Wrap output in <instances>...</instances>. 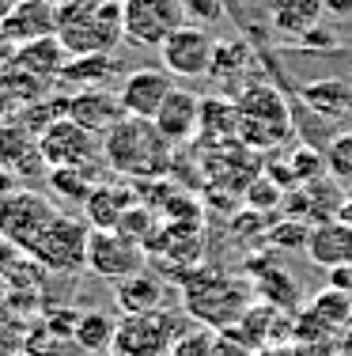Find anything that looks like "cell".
Wrapping results in <instances>:
<instances>
[{
	"label": "cell",
	"instance_id": "obj_1",
	"mask_svg": "<svg viewBox=\"0 0 352 356\" xmlns=\"http://www.w3.org/2000/svg\"><path fill=\"white\" fill-rule=\"evenodd\" d=\"M57 38L69 57L114 54L125 38L121 0H57Z\"/></svg>",
	"mask_w": 352,
	"mask_h": 356
},
{
	"label": "cell",
	"instance_id": "obj_2",
	"mask_svg": "<svg viewBox=\"0 0 352 356\" xmlns=\"http://www.w3.org/2000/svg\"><path fill=\"white\" fill-rule=\"evenodd\" d=\"M171 148L174 144L156 129L148 118L121 114L110 129L103 133V156L114 171L129 178H159L171 167Z\"/></svg>",
	"mask_w": 352,
	"mask_h": 356
},
{
	"label": "cell",
	"instance_id": "obj_3",
	"mask_svg": "<svg viewBox=\"0 0 352 356\" xmlns=\"http://www.w3.org/2000/svg\"><path fill=\"white\" fill-rule=\"evenodd\" d=\"M235 106H239V140L254 152H276L284 140H292L288 99L273 83H246L235 95Z\"/></svg>",
	"mask_w": 352,
	"mask_h": 356
},
{
	"label": "cell",
	"instance_id": "obj_4",
	"mask_svg": "<svg viewBox=\"0 0 352 356\" xmlns=\"http://www.w3.org/2000/svg\"><path fill=\"white\" fill-rule=\"evenodd\" d=\"M182 296H186V311L197 322L212 330H228L246 315L250 288L220 269H190L182 277Z\"/></svg>",
	"mask_w": 352,
	"mask_h": 356
},
{
	"label": "cell",
	"instance_id": "obj_5",
	"mask_svg": "<svg viewBox=\"0 0 352 356\" xmlns=\"http://www.w3.org/2000/svg\"><path fill=\"white\" fill-rule=\"evenodd\" d=\"M87 243H91V224L83 216L57 213L49 227L35 239L31 258L38 261L46 273H80L87 269Z\"/></svg>",
	"mask_w": 352,
	"mask_h": 356
},
{
	"label": "cell",
	"instance_id": "obj_6",
	"mask_svg": "<svg viewBox=\"0 0 352 356\" xmlns=\"http://www.w3.org/2000/svg\"><path fill=\"white\" fill-rule=\"evenodd\" d=\"M182 337V322L171 311H140L117 318L114 353L117 356H167Z\"/></svg>",
	"mask_w": 352,
	"mask_h": 356
},
{
	"label": "cell",
	"instance_id": "obj_7",
	"mask_svg": "<svg viewBox=\"0 0 352 356\" xmlns=\"http://www.w3.org/2000/svg\"><path fill=\"white\" fill-rule=\"evenodd\" d=\"M61 209L53 205V201L46 197V193L38 190H12L4 201H0V235H4L12 247H19L23 254H31L35 247V239L49 227V220H53Z\"/></svg>",
	"mask_w": 352,
	"mask_h": 356
},
{
	"label": "cell",
	"instance_id": "obj_8",
	"mask_svg": "<svg viewBox=\"0 0 352 356\" xmlns=\"http://www.w3.org/2000/svg\"><path fill=\"white\" fill-rule=\"evenodd\" d=\"M121 15H125V42L159 49L186 23V4L182 0H121Z\"/></svg>",
	"mask_w": 352,
	"mask_h": 356
},
{
	"label": "cell",
	"instance_id": "obj_9",
	"mask_svg": "<svg viewBox=\"0 0 352 356\" xmlns=\"http://www.w3.org/2000/svg\"><path fill=\"white\" fill-rule=\"evenodd\" d=\"M212 54H216V38L208 35L201 23H182L171 38L159 46V61L174 80H201L212 72Z\"/></svg>",
	"mask_w": 352,
	"mask_h": 356
},
{
	"label": "cell",
	"instance_id": "obj_10",
	"mask_svg": "<svg viewBox=\"0 0 352 356\" xmlns=\"http://www.w3.org/2000/svg\"><path fill=\"white\" fill-rule=\"evenodd\" d=\"M38 152L46 167H91V159L99 156V137L91 129H83L80 122H72L69 114L57 118L53 125L38 133Z\"/></svg>",
	"mask_w": 352,
	"mask_h": 356
},
{
	"label": "cell",
	"instance_id": "obj_11",
	"mask_svg": "<svg viewBox=\"0 0 352 356\" xmlns=\"http://www.w3.org/2000/svg\"><path fill=\"white\" fill-rule=\"evenodd\" d=\"M148 266V250L140 243H133L129 235H121L117 227L110 232H95L91 227L87 243V269L103 281H125V277L140 273Z\"/></svg>",
	"mask_w": 352,
	"mask_h": 356
},
{
	"label": "cell",
	"instance_id": "obj_12",
	"mask_svg": "<svg viewBox=\"0 0 352 356\" xmlns=\"http://www.w3.org/2000/svg\"><path fill=\"white\" fill-rule=\"evenodd\" d=\"M201 247H205V239H201V227L197 224L167 220V224L159 227V235L152 239V247H148V258H156L159 266L178 269V277H186L190 269L201 261Z\"/></svg>",
	"mask_w": 352,
	"mask_h": 356
},
{
	"label": "cell",
	"instance_id": "obj_13",
	"mask_svg": "<svg viewBox=\"0 0 352 356\" xmlns=\"http://www.w3.org/2000/svg\"><path fill=\"white\" fill-rule=\"evenodd\" d=\"M174 91V76L167 69H137L129 72L121 80V91H117V99H121V110L133 118H152L159 114V106H163V99Z\"/></svg>",
	"mask_w": 352,
	"mask_h": 356
},
{
	"label": "cell",
	"instance_id": "obj_14",
	"mask_svg": "<svg viewBox=\"0 0 352 356\" xmlns=\"http://www.w3.org/2000/svg\"><path fill=\"white\" fill-rule=\"evenodd\" d=\"M152 122L171 144L194 140L197 129H201V95H194V91H186V88H174L171 95L163 99V106H159V114Z\"/></svg>",
	"mask_w": 352,
	"mask_h": 356
},
{
	"label": "cell",
	"instance_id": "obj_15",
	"mask_svg": "<svg viewBox=\"0 0 352 356\" xmlns=\"http://www.w3.org/2000/svg\"><path fill=\"white\" fill-rule=\"evenodd\" d=\"M8 38L23 42H35L46 35H57V0H15L8 8L4 23H0Z\"/></svg>",
	"mask_w": 352,
	"mask_h": 356
},
{
	"label": "cell",
	"instance_id": "obj_16",
	"mask_svg": "<svg viewBox=\"0 0 352 356\" xmlns=\"http://www.w3.org/2000/svg\"><path fill=\"white\" fill-rule=\"evenodd\" d=\"M121 114H125L121 99L110 95L106 88H80L76 95H69V118H72V122H80L83 129H91L95 137L110 129Z\"/></svg>",
	"mask_w": 352,
	"mask_h": 356
},
{
	"label": "cell",
	"instance_id": "obj_17",
	"mask_svg": "<svg viewBox=\"0 0 352 356\" xmlns=\"http://www.w3.org/2000/svg\"><path fill=\"white\" fill-rule=\"evenodd\" d=\"M137 190H129V186H110V182H95L87 193V201H83V220H87L95 232H110L117 227V220L125 216V209L137 205Z\"/></svg>",
	"mask_w": 352,
	"mask_h": 356
},
{
	"label": "cell",
	"instance_id": "obj_18",
	"mask_svg": "<svg viewBox=\"0 0 352 356\" xmlns=\"http://www.w3.org/2000/svg\"><path fill=\"white\" fill-rule=\"evenodd\" d=\"M307 258H311L315 266H322V269L352 261V224H345V220L315 224L311 239H307Z\"/></svg>",
	"mask_w": 352,
	"mask_h": 356
},
{
	"label": "cell",
	"instance_id": "obj_19",
	"mask_svg": "<svg viewBox=\"0 0 352 356\" xmlns=\"http://www.w3.org/2000/svg\"><path fill=\"white\" fill-rule=\"evenodd\" d=\"M167 288L156 273L140 269V273L125 277V281H114V300L121 307V315H140V311H159L163 307Z\"/></svg>",
	"mask_w": 352,
	"mask_h": 356
},
{
	"label": "cell",
	"instance_id": "obj_20",
	"mask_svg": "<svg viewBox=\"0 0 352 356\" xmlns=\"http://www.w3.org/2000/svg\"><path fill=\"white\" fill-rule=\"evenodd\" d=\"M326 15V4L322 0H273L269 8V19H273V31L284 38H303L322 23Z\"/></svg>",
	"mask_w": 352,
	"mask_h": 356
},
{
	"label": "cell",
	"instance_id": "obj_21",
	"mask_svg": "<svg viewBox=\"0 0 352 356\" xmlns=\"http://www.w3.org/2000/svg\"><path fill=\"white\" fill-rule=\"evenodd\" d=\"M69 61L61 38L57 35H46V38H35V42H23L19 54H15V65L12 69H23V72H35V76H46V80H57Z\"/></svg>",
	"mask_w": 352,
	"mask_h": 356
},
{
	"label": "cell",
	"instance_id": "obj_22",
	"mask_svg": "<svg viewBox=\"0 0 352 356\" xmlns=\"http://www.w3.org/2000/svg\"><path fill=\"white\" fill-rule=\"evenodd\" d=\"M197 133L208 144L239 140V106H235V99H224V95L201 99V129Z\"/></svg>",
	"mask_w": 352,
	"mask_h": 356
},
{
	"label": "cell",
	"instance_id": "obj_23",
	"mask_svg": "<svg viewBox=\"0 0 352 356\" xmlns=\"http://www.w3.org/2000/svg\"><path fill=\"white\" fill-rule=\"evenodd\" d=\"M117 72V61L114 54H87V57H69L65 61L57 83H72V88H103L106 80Z\"/></svg>",
	"mask_w": 352,
	"mask_h": 356
},
{
	"label": "cell",
	"instance_id": "obj_24",
	"mask_svg": "<svg viewBox=\"0 0 352 356\" xmlns=\"http://www.w3.org/2000/svg\"><path fill=\"white\" fill-rule=\"evenodd\" d=\"M254 296L262 303H269V307L276 311H292L299 303V284H296V277L288 273V269H258V281H254Z\"/></svg>",
	"mask_w": 352,
	"mask_h": 356
},
{
	"label": "cell",
	"instance_id": "obj_25",
	"mask_svg": "<svg viewBox=\"0 0 352 356\" xmlns=\"http://www.w3.org/2000/svg\"><path fill=\"white\" fill-rule=\"evenodd\" d=\"M114 337H117V318H114V315H106V311H99V307H87V311L80 315L76 341H80L91 356L114 353Z\"/></svg>",
	"mask_w": 352,
	"mask_h": 356
},
{
	"label": "cell",
	"instance_id": "obj_26",
	"mask_svg": "<svg viewBox=\"0 0 352 356\" xmlns=\"http://www.w3.org/2000/svg\"><path fill=\"white\" fill-rule=\"evenodd\" d=\"M303 103L322 118H341L352 110V88L345 80H315L303 88Z\"/></svg>",
	"mask_w": 352,
	"mask_h": 356
},
{
	"label": "cell",
	"instance_id": "obj_27",
	"mask_svg": "<svg viewBox=\"0 0 352 356\" xmlns=\"http://www.w3.org/2000/svg\"><path fill=\"white\" fill-rule=\"evenodd\" d=\"M46 186H49L53 197L69 201V205H83L91 186H95V171H91V167H49Z\"/></svg>",
	"mask_w": 352,
	"mask_h": 356
},
{
	"label": "cell",
	"instance_id": "obj_28",
	"mask_svg": "<svg viewBox=\"0 0 352 356\" xmlns=\"http://www.w3.org/2000/svg\"><path fill=\"white\" fill-rule=\"evenodd\" d=\"M38 152V140H31V129L19 122H0V167H23Z\"/></svg>",
	"mask_w": 352,
	"mask_h": 356
},
{
	"label": "cell",
	"instance_id": "obj_29",
	"mask_svg": "<svg viewBox=\"0 0 352 356\" xmlns=\"http://www.w3.org/2000/svg\"><path fill=\"white\" fill-rule=\"evenodd\" d=\"M254 61L250 46L242 38H216V54H212V72L216 80H235V76L246 72V65Z\"/></svg>",
	"mask_w": 352,
	"mask_h": 356
},
{
	"label": "cell",
	"instance_id": "obj_30",
	"mask_svg": "<svg viewBox=\"0 0 352 356\" xmlns=\"http://www.w3.org/2000/svg\"><path fill=\"white\" fill-rule=\"evenodd\" d=\"M159 227H163V224H159V213H156L152 205H144V201L129 205V209H125V216L117 220V232L129 235L133 243H140L144 250L152 247V239L159 235Z\"/></svg>",
	"mask_w": 352,
	"mask_h": 356
},
{
	"label": "cell",
	"instance_id": "obj_31",
	"mask_svg": "<svg viewBox=\"0 0 352 356\" xmlns=\"http://www.w3.org/2000/svg\"><path fill=\"white\" fill-rule=\"evenodd\" d=\"M311 311L330 330H341V326H349V322H352V296H345V292H337V288L326 284V292H318L311 300Z\"/></svg>",
	"mask_w": 352,
	"mask_h": 356
},
{
	"label": "cell",
	"instance_id": "obj_32",
	"mask_svg": "<svg viewBox=\"0 0 352 356\" xmlns=\"http://www.w3.org/2000/svg\"><path fill=\"white\" fill-rule=\"evenodd\" d=\"M284 186H276L269 175H258L254 182L246 186V190H242V197H246V209H254V213H273V209H280L284 205Z\"/></svg>",
	"mask_w": 352,
	"mask_h": 356
},
{
	"label": "cell",
	"instance_id": "obj_33",
	"mask_svg": "<svg viewBox=\"0 0 352 356\" xmlns=\"http://www.w3.org/2000/svg\"><path fill=\"white\" fill-rule=\"evenodd\" d=\"M326 167H330V175L337 178L341 186H352V129L337 133V137L330 140V148H326Z\"/></svg>",
	"mask_w": 352,
	"mask_h": 356
},
{
	"label": "cell",
	"instance_id": "obj_34",
	"mask_svg": "<svg viewBox=\"0 0 352 356\" xmlns=\"http://www.w3.org/2000/svg\"><path fill=\"white\" fill-rule=\"evenodd\" d=\"M307 239H311V232H307V220H280V224L269 227V243L276 250H307Z\"/></svg>",
	"mask_w": 352,
	"mask_h": 356
},
{
	"label": "cell",
	"instance_id": "obj_35",
	"mask_svg": "<svg viewBox=\"0 0 352 356\" xmlns=\"http://www.w3.org/2000/svg\"><path fill=\"white\" fill-rule=\"evenodd\" d=\"M288 163H292V171H296V182H299V186L315 182V178H322V175H330V167H326V156H318L315 148H296Z\"/></svg>",
	"mask_w": 352,
	"mask_h": 356
},
{
	"label": "cell",
	"instance_id": "obj_36",
	"mask_svg": "<svg viewBox=\"0 0 352 356\" xmlns=\"http://www.w3.org/2000/svg\"><path fill=\"white\" fill-rule=\"evenodd\" d=\"M171 356H216V334H182Z\"/></svg>",
	"mask_w": 352,
	"mask_h": 356
},
{
	"label": "cell",
	"instance_id": "obj_37",
	"mask_svg": "<svg viewBox=\"0 0 352 356\" xmlns=\"http://www.w3.org/2000/svg\"><path fill=\"white\" fill-rule=\"evenodd\" d=\"M80 315L83 311H76V307H61V311H49V315L42 318V326H46L49 334H57V337H76Z\"/></svg>",
	"mask_w": 352,
	"mask_h": 356
},
{
	"label": "cell",
	"instance_id": "obj_38",
	"mask_svg": "<svg viewBox=\"0 0 352 356\" xmlns=\"http://www.w3.org/2000/svg\"><path fill=\"white\" fill-rule=\"evenodd\" d=\"M0 356H31L27 353V334L19 326L0 318Z\"/></svg>",
	"mask_w": 352,
	"mask_h": 356
},
{
	"label": "cell",
	"instance_id": "obj_39",
	"mask_svg": "<svg viewBox=\"0 0 352 356\" xmlns=\"http://www.w3.org/2000/svg\"><path fill=\"white\" fill-rule=\"evenodd\" d=\"M186 4V19L190 23H216V19H224V8H220V0H182Z\"/></svg>",
	"mask_w": 352,
	"mask_h": 356
},
{
	"label": "cell",
	"instance_id": "obj_40",
	"mask_svg": "<svg viewBox=\"0 0 352 356\" xmlns=\"http://www.w3.org/2000/svg\"><path fill=\"white\" fill-rule=\"evenodd\" d=\"M326 273H330V288H337V292L352 296V261H341V266H330Z\"/></svg>",
	"mask_w": 352,
	"mask_h": 356
},
{
	"label": "cell",
	"instance_id": "obj_41",
	"mask_svg": "<svg viewBox=\"0 0 352 356\" xmlns=\"http://www.w3.org/2000/svg\"><path fill=\"white\" fill-rule=\"evenodd\" d=\"M15 54H19V42L8 38L4 31H0V72H8L15 65Z\"/></svg>",
	"mask_w": 352,
	"mask_h": 356
},
{
	"label": "cell",
	"instance_id": "obj_42",
	"mask_svg": "<svg viewBox=\"0 0 352 356\" xmlns=\"http://www.w3.org/2000/svg\"><path fill=\"white\" fill-rule=\"evenodd\" d=\"M19 254H23L19 247H12V243H8V239H4V235H0V277H4V269H8V266H12V261H15V258H19Z\"/></svg>",
	"mask_w": 352,
	"mask_h": 356
},
{
	"label": "cell",
	"instance_id": "obj_43",
	"mask_svg": "<svg viewBox=\"0 0 352 356\" xmlns=\"http://www.w3.org/2000/svg\"><path fill=\"white\" fill-rule=\"evenodd\" d=\"M12 190H19V182H15V175L8 171V167H0V201H4Z\"/></svg>",
	"mask_w": 352,
	"mask_h": 356
},
{
	"label": "cell",
	"instance_id": "obj_44",
	"mask_svg": "<svg viewBox=\"0 0 352 356\" xmlns=\"http://www.w3.org/2000/svg\"><path fill=\"white\" fill-rule=\"evenodd\" d=\"M330 15H352V0H322Z\"/></svg>",
	"mask_w": 352,
	"mask_h": 356
},
{
	"label": "cell",
	"instance_id": "obj_45",
	"mask_svg": "<svg viewBox=\"0 0 352 356\" xmlns=\"http://www.w3.org/2000/svg\"><path fill=\"white\" fill-rule=\"evenodd\" d=\"M0 307H4V284H0Z\"/></svg>",
	"mask_w": 352,
	"mask_h": 356
}]
</instances>
